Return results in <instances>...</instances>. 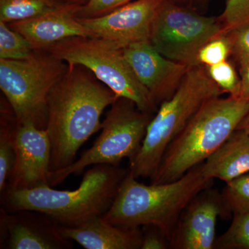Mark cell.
Returning a JSON list of instances; mask_svg holds the SVG:
<instances>
[{
  "label": "cell",
  "instance_id": "ac0fdd59",
  "mask_svg": "<svg viewBox=\"0 0 249 249\" xmlns=\"http://www.w3.org/2000/svg\"><path fill=\"white\" fill-rule=\"evenodd\" d=\"M19 124L9 103H1L0 120V194L7 187L16 160V137Z\"/></svg>",
  "mask_w": 249,
  "mask_h": 249
},
{
  "label": "cell",
  "instance_id": "603a6c76",
  "mask_svg": "<svg viewBox=\"0 0 249 249\" xmlns=\"http://www.w3.org/2000/svg\"><path fill=\"white\" fill-rule=\"evenodd\" d=\"M226 34H230L249 23V0H227L219 18Z\"/></svg>",
  "mask_w": 249,
  "mask_h": 249
},
{
  "label": "cell",
  "instance_id": "d4e9b609",
  "mask_svg": "<svg viewBox=\"0 0 249 249\" xmlns=\"http://www.w3.org/2000/svg\"><path fill=\"white\" fill-rule=\"evenodd\" d=\"M207 67L208 73L224 92L237 96L240 89V78L235 68L227 61Z\"/></svg>",
  "mask_w": 249,
  "mask_h": 249
},
{
  "label": "cell",
  "instance_id": "4dcf8cb0",
  "mask_svg": "<svg viewBox=\"0 0 249 249\" xmlns=\"http://www.w3.org/2000/svg\"><path fill=\"white\" fill-rule=\"evenodd\" d=\"M237 129L245 131L246 133L248 134L249 135V113L242 119L240 124L237 126Z\"/></svg>",
  "mask_w": 249,
  "mask_h": 249
},
{
  "label": "cell",
  "instance_id": "7c38bea8",
  "mask_svg": "<svg viewBox=\"0 0 249 249\" xmlns=\"http://www.w3.org/2000/svg\"><path fill=\"white\" fill-rule=\"evenodd\" d=\"M221 193L209 188L199 193L187 206L174 231L170 248L213 249L218 217H229Z\"/></svg>",
  "mask_w": 249,
  "mask_h": 249
},
{
  "label": "cell",
  "instance_id": "52a82bcc",
  "mask_svg": "<svg viewBox=\"0 0 249 249\" xmlns=\"http://www.w3.org/2000/svg\"><path fill=\"white\" fill-rule=\"evenodd\" d=\"M116 42L91 37H71L45 49L68 65L85 67L114 92L127 98L139 110L153 114L157 105L137 79Z\"/></svg>",
  "mask_w": 249,
  "mask_h": 249
},
{
  "label": "cell",
  "instance_id": "30bf717a",
  "mask_svg": "<svg viewBox=\"0 0 249 249\" xmlns=\"http://www.w3.org/2000/svg\"><path fill=\"white\" fill-rule=\"evenodd\" d=\"M165 0H134L109 14L78 20L93 37L126 46L149 40L152 22Z\"/></svg>",
  "mask_w": 249,
  "mask_h": 249
},
{
  "label": "cell",
  "instance_id": "9c48e42d",
  "mask_svg": "<svg viewBox=\"0 0 249 249\" xmlns=\"http://www.w3.org/2000/svg\"><path fill=\"white\" fill-rule=\"evenodd\" d=\"M223 35L227 34L219 19L165 0L152 22L149 41L165 58L191 67L199 65L201 48Z\"/></svg>",
  "mask_w": 249,
  "mask_h": 249
},
{
  "label": "cell",
  "instance_id": "f1b7e54d",
  "mask_svg": "<svg viewBox=\"0 0 249 249\" xmlns=\"http://www.w3.org/2000/svg\"><path fill=\"white\" fill-rule=\"evenodd\" d=\"M240 66V85L237 96L249 99V58L237 61Z\"/></svg>",
  "mask_w": 249,
  "mask_h": 249
},
{
  "label": "cell",
  "instance_id": "8992f818",
  "mask_svg": "<svg viewBox=\"0 0 249 249\" xmlns=\"http://www.w3.org/2000/svg\"><path fill=\"white\" fill-rule=\"evenodd\" d=\"M68 67L47 50H34L24 60L0 59V89L18 122L46 129L49 92Z\"/></svg>",
  "mask_w": 249,
  "mask_h": 249
},
{
  "label": "cell",
  "instance_id": "44dd1931",
  "mask_svg": "<svg viewBox=\"0 0 249 249\" xmlns=\"http://www.w3.org/2000/svg\"><path fill=\"white\" fill-rule=\"evenodd\" d=\"M34 51L24 36L13 30L7 23L0 21V59L24 60Z\"/></svg>",
  "mask_w": 249,
  "mask_h": 249
},
{
  "label": "cell",
  "instance_id": "8fae6325",
  "mask_svg": "<svg viewBox=\"0 0 249 249\" xmlns=\"http://www.w3.org/2000/svg\"><path fill=\"white\" fill-rule=\"evenodd\" d=\"M60 225L43 213L0 209V248L69 249L73 241L62 235Z\"/></svg>",
  "mask_w": 249,
  "mask_h": 249
},
{
  "label": "cell",
  "instance_id": "4316f807",
  "mask_svg": "<svg viewBox=\"0 0 249 249\" xmlns=\"http://www.w3.org/2000/svg\"><path fill=\"white\" fill-rule=\"evenodd\" d=\"M227 35L231 44V53L237 61L249 58V23Z\"/></svg>",
  "mask_w": 249,
  "mask_h": 249
},
{
  "label": "cell",
  "instance_id": "277c9868",
  "mask_svg": "<svg viewBox=\"0 0 249 249\" xmlns=\"http://www.w3.org/2000/svg\"><path fill=\"white\" fill-rule=\"evenodd\" d=\"M249 113V99L231 96L209 99L167 147L152 184L171 182L211 157Z\"/></svg>",
  "mask_w": 249,
  "mask_h": 249
},
{
  "label": "cell",
  "instance_id": "ffe728a7",
  "mask_svg": "<svg viewBox=\"0 0 249 249\" xmlns=\"http://www.w3.org/2000/svg\"><path fill=\"white\" fill-rule=\"evenodd\" d=\"M221 196L227 214L249 213V174L226 183Z\"/></svg>",
  "mask_w": 249,
  "mask_h": 249
},
{
  "label": "cell",
  "instance_id": "83f0119b",
  "mask_svg": "<svg viewBox=\"0 0 249 249\" xmlns=\"http://www.w3.org/2000/svg\"><path fill=\"white\" fill-rule=\"evenodd\" d=\"M141 249H166L170 248V242L160 229L155 225L143 226Z\"/></svg>",
  "mask_w": 249,
  "mask_h": 249
},
{
  "label": "cell",
  "instance_id": "484cf974",
  "mask_svg": "<svg viewBox=\"0 0 249 249\" xmlns=\"http://www.w3.org/2000/svg\"><path fill=\"white\" fill-rule=\"evenodd\" d=\"M134 0H89L77 11L78 18H93L109 14Z\"/></svg>",
  "mask_w": 249,
  "mask_h": 249
},
{
  "label": "cell",
  "instance_id": "4fadbf2b",
  "mask_svg": "<svg viewBox=\"0 0 249 249\" xmlns=\"http://www.w3.org/2000/svg\"><path fill=\"white\" fill-rule=\"evenodd\" d=\"M122 52L134 75L157 106L173 96L189 68L165 58L149 40L130 44Z\"/></svg>",
  "mask_w": 249,
  "mask_h": 249
},
{
  "label": "cell",
  "instance_id": "e0dca14e",
  "mask_svg": "<svg viewBox=\"0 0 249 249\" xmlns=\"http://www.w3.org/2000/svg\"><path fill=\"white\" fill-rule=\"evenodd\" d=\"M205 177L227 183L249 173V135L236 129L222 146L201 163Z\"/></svg>",
  "mask_w": 249,
  "mask_h": 249
},
{
  "label": "cell",
  "instance_id": "ba28073f",
  "mask_svg": "<svg viewBox=\"0 0 249 249\" xmlns=\"http://www.w3.org/2000/svg\"><path fill=\"white\" fill-rule=\"evenodd\" d=\"M152 114L139 110L132 101L118 97L101 124V133L92 146L71 165L49 172L50 186L60 184L72 175H79L90 165H120L137 157L151 121Z\"/></svg>",
  "mask_w": 249,
  "mask_h": 249
},
{
  "label": "cell",
  "instance_id": "9a60e30c",
  "mask_svg": "<svg viewBox=\"0 0 249 249\" xmlns=\"http://www.w3.org/2000/svg\"><path fill=\"white\" fill-rule=\"evenodd\" d=\"M79 6L70 5L38 17L8 24L13 30L24 36L34 50H45L68 37H92L91 33L77 18Z\"/></svg>",
  "mask_w": 249,
  "mask_h": 249
},
{
  "label": "cell",
  "instance_id": "2e32d148",
  "mask_svg": "<svg viewBox=\"0 0 249 249\" xmlns=\"http://www.w3.org/2000/svg\"><path fill=\"white\" fill-rule=\"evenodd\" d=\"M59 229L64 237L85 249H141L142 247L140 228L119 227L103 217L93 218L79 227L60 225Z\"/></svg>",
  "mask_w": 249,
  "mask_h": 249
},
{
  "label": "cell",
  "instance_id": "d6986e66",
  "mask_svg": "<svg viewBox=\"0 0 249 249\" xmlns=\"http://www.w3.org/2000/svg\"><path fill=\"white\" fill-rule=\"evenodd\" d=\"M76 4L70 0H0V21L9 24Z\"/></svg>",
  "mask_w": 249,
  "mask_h": 249
},
{
  "label": "cell",
  "instance_id": "f546056e",
  "mask_svg": "<svg viewBox=\"0 0 249 249\" xmlns=\"http://www.w3.org/2000/svg\"><path fill=\"white\" fill-rule=\"evenodd\" d=\"M170 1L178 6L198 12L207 7L211 0H170Z\"/></svg>",
  "mask_w": 249,
  "mask_h": 249
},
{
  "label": "cell",
  "instance_id": "7402d4cb",
  "mask_svg": "<svg viewBox=\"0 0 249 249\" xmlns=\"http://www.w3.org/2000/svg\"><path fill=\"white\" fill-rule=\"evenodd\" d=\"M232 216L227 231L216 239L214 249H249V213Z\"/></svg>",
  "mask_w": 249,
  "mask_h": 249
},
{
  "label": "cell",
  "instance_id": "5bb4252c",
  "mask_svg": "<svg viewBox=\"0 0 249 249\" xmlns=\"http://www.w3.org/2000/svg\"><path fill=\"white\" fill-rule=\"evenodd\" d=\"M50 162L51 142L47 131L37 128L33 124L19 123L16 132V160L6 190L50 186Z\"/></svg>",
  "mask_w": 249,
  "mask_h": 249
},
{
  "label": "cell",
  "instance_id": "cb8c5ba5",
  "mask_svg": "<svg viewBox=\"0 0 249 249\" xmlns=\"http://www.w3.org/2000/svg\"><path fill=\"white\" fill-rule=\"evenodd\" d=\"M231 53V44L229 36L223 35L210 41L201 48L198 54L199 65L213 66L227 61Z\"/></svg>",
  "mask_w": 249,
  "mask_h": 249
},
{
  "label": "cell",
  "instance_id": "5b68a950",
  "mask_svg": "<svg viewBox=\"0 0 249 249\" xmlns=\"http://www.w3.org/2000/svg\"><path fill=\"white\" fill-rule=\"evenodd\" d=\"M223 93L202 65L189 67L178 89L160 103L149 124L140 150L129 163L134 178L151 179L170 142L204 103Z\"/></svg>",
  "mask_w": 249,
  "mask_h": 249
},
{
  "label": "cell",
  "instance_id": "6da1fadb",
  "mask_svg": "<svg viewBox=\"0 0 249 249\" xmlns=\"http://www.w3.org/2000/svg\"><path fill=\"white\" fill-rule=\"evenodd\" d=\"M117 96L88 69L69 65L47 99L45 130L51 142L50 170L76 160L80 147L101 129V116Z\"/></svg>",
  "mask_w": 249,
  "mask_h": 249
},
{
  "label": "cell",
  "instance_id": "7a4b0ae2",
  "mask_svg": "<svg viewBox=\"0 0 249 249\" xmlns=\"http://www.w3.org/2000/svg\"><path fill=\"white\" fill-rule=\"evenodd\" d=\"M129 170L120 165L98 164L87 170L73 191H59L50 186L33 189L9 190L1 195L6 211L31 210L43 213L59 225L79 227L103 217L111 207Z\"/></svg>",
  "mask_w": 249,
  "mask_h": 249
},
{
  "label": "cell",
  "instance_id": "3957f363",
  "mask_svg": "<svg viewBox=\"0 0 249 249\" xmlns=\"http://www.w3.org/2000/svg\"><path fill=\"white\" fill-rule=\"evenodd\" d=\"M213 183V179L204 176L201 164L178 180L160 184L140 183L129 170L111 207L103 217L119 227L155 225L170 242L187 206Z\"/></svg>",
  "mask_w": 249,
  "mask_h": 249
},
{
  "label": "cell",
  "instance_id": "1f68e13d",
  "mask_svg": "<svg viewBox=\"0 0 249 249\" xmlns=\"http://www.w3.org/2000/svg\"><path fill=\"white\" fill-rule=\"evenodd\" d=\"M72 3L73 4H76L77 5H79V6H83L86 4L89 0H70Z\"/></svg>",
  "mask_w": 249,
  "mask_h": 249
}]
</instances>
